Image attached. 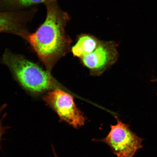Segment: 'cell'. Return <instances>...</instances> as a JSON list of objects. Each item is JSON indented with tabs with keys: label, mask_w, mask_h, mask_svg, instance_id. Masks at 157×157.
Instances as JSON below:
<instances>
[{
	"label": "cell",
	"mask_w": 157,
	"mask_h": 157,
	"mask_svg": "<svg viewBox=\"0 0 157 157\" xmlns=\"http://www.w3.org/2000/svg\"><path fill=\"white\" fill-rule=\"evenodd\" d=\"M44 5L46 11L44 22L26 39L50 72L70 49L71 40L65 31L70 17L60 8L57 0H48Z\"/></svg>",
	"instance_id": "6da1fadb"
},
{
	"label": "cell",
	"mask_w": 157,
	"mask_h": 157,
	"mask_svg": "<svg viewBox=\"0 0 157 157\" xmlns=\"http://www.w3.org/2000/svg\"><path fill=\"white\" fill-rule=\"evenodd\" d=\"M3 61L25 89L40 94L58 88V84L50 72L21 56L6 51Z\"/></svg>",
	"instance_id": "7a4b0ae2"
},
{
	"label": "cell",
	"mask_w": 157,
	"mask_h": 157,
	"mask_svg": "<svg viewBox=\"0 0 157 157\" xmlns=\"http://www.w3.org/2000/svg\"><path fill=\"white\" fill-rule=\"evenodd\" d=\"M117 124L111 125V130L101 142L107 144L118 157H134L142 148L143 139L131 131L128 125L117 119Z\"/></svg>",
	"instance_id": "3957f363"
},
{
	"label": "cell",
	"mask_w": 157,
	"mask_h": 157,
	"mask_svg": "<svg viewBox=\"0 0 157 157\" xmlns=\"http://www.w3.org/2000/svg\"><path fill=\"white\" fill-rule=\"evenodd\" d=\"M44 99L57 114L61 120L76 128L84 124L86 118L76 107L73 97L69 94L59 88H55L48 91Z\"/></svg>",
	"instance_id": "277c9868"
},
{
	"label": "cell",
	"mask_w": 157,
	"mask_h": 157,
	"mask_svg": "<svg viewBox=\"0 0 157 157\" xmlns=\"http://www.w3.org/2000/svg\"><path fill=\"white\" fill-rule=\"evenodd\" d=\"M117 45L113 42L100 41L93 52L80 58L82 64L94 75H99L117 61Z\"/></svg>",
	"instance_id": "5b68a950"
},
{
	"label": "cell",
	"mask_w": 157,
	"mask_h": 157,
	"mask_svg": "<svg viewBox=\"0 0 157 157\" xmlns=\"http://www.w3.org/2000/svg\"><path fill=\"white\" fill-rule=\"evenodd\" d=\"M22 23V16L19 12L0 11V33L17 34Z\"/></svg>",
	"instance_id": "8992f818"
},
{
	"label": "cell",
	"mask_w": 157,
	"mask_h": 157,
	"mask_svg": "<svg viewBox=\"0 0 157 157\" xmlns=\"http://www.w3.org/2000/svg\"><path fill=\"white\" fill-rule=\"evenodd\" d=\"M100 41L91 35L84 34L78 38L76 44L72 47L73 56L79 58L83 57L95 50Z\"/></svg>",
	"instance_id": "52a82bcc"
},
{
	"label": "cell",
	"mask_w": 157,
	"mask_h": 157,
	"mask_svg": "<svg viewBox=\"0 0 157 157\" xmlns=\"http://www.w3.org/2000/svg\"><path fill=\"white\" fill-rule=\"evenodd\" d=\"M48 0H0V11H15L25 10Z\"/></svg>",
	"instance_id": "ba28073f"
},
{
	"label": "cell",
	"mask_w": 157,
	"mask_h": 157,
	"mask_svg": "<svg viewBox=\"0 0 157 157\" xmlns=\"http://www.w3.org/2000/svg\"><path fill=\"white\" fill-rule=\"evenodd\" d=\"M5 107V105H3L0 108V116H1L2 111L3 110ZM7 128L6 127L3 126L2 124V121L0 120V150H1V138L3 135L6 133Z\"/></svg>",
	"instance_id": "9c48e42d"
},
{
	"label": "cell",
	"mask_w": 157,
	"mask_h": 157,
	"mask_svg": "<svg viewBox=\"0 0 157 157\" xmlns=\"http://www.w3.org/2000/svg\"><path fill=\"white\" fill-rule=\"evenodd\" d=\"M151 82H154V83H157V78H153V79L151 80Z\"/></svg>",
	"instance_id": "30bf717a"
},
{
	"label": "cell",
	"mask_w": 157,
	"mask_h": 157,
	"mask_svg": "<svg viewBox=\"0 0 157 157\" xmlns=\"http://www.w3.org/2000/svg\"><path fill=\"white\" fill-rule=\"evenodd\" d=\"M56 157H57L56 156Z\"/></svg>",
	"instance_id": "8fae6325"
}]
</instances>
